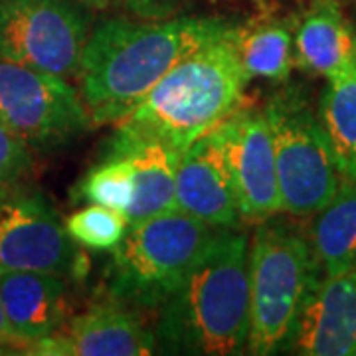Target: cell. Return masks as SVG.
Instances as JSON below:
<instances>
[{
    "instance_id": "cell-2",
    "label": "cell",
    "mask_w": 356,
    "mask_h": 356,
    "mask_svg": "<svg viewBox=\"0 0 356 356\" xmlns=\"http://www.w3.org/2000/svg\"><path fill=\"white\" fill-rule=\"evenodd\" d=\"M156 353L238 356L250 334V238L216 228L178 287L156 309Z\"/></svg>"
},
{
    "instance_id": "cell-4",
    "label": "cell",
    "mask_w": 356,
    "mask_h": 356,
    "mask_svg": "<svg viewBox=\"0 0 356 356\" xmlns=\"http://www.w3.org/2000/svg\"><path fill=\"white\" fill-rule=\"evenodd\" d=\"M321 280L305 234L275 216L257 224L250 242L248 355L289 353L309 295Z\"/></svg>"
},
{
    "instance_id": "cell-15",
    "label": "cell",
    "mask_w": 356,
    "mask_h": 356,
    "mask_svg": "<svg viewBox=\"0 0 356 356\" xmlns=\"http://www.w3.org/2000/svg\"><path fill=\"white\" fill-rule=\"evenodd\" d=\"M182 151L159 140H107L105 156H127L135 177L129 224L177 210V168Z\"/></svg>"
},
{
    "instance_id": "cell-22",
    "label": "cell",
    "mask_w": 356,
    "mask_h": 356,
    "mask_svg": "<svg viewBox=\"0 0 356 356\" xmlns=\"http://www.w3.org/2000/svg\"><path fill=\"white\" fill-rule=\"evenodd\" d=\"M32 168V151L0 123V191L18 184Z\"/></svg>"
},
{
    "instance_id": "cell-16",
    "label": "cell",
    "mask_w": 356,
    "mask_h": 356,
    "mask_svg": "<svg viewBox=\"0 0 356 356\" xmlns=\"http://www.w3.org/2000/svg\"><path fill=\"white\" fill-rule=\"evenodd\" d=\"M295 60L317 76H339L356 58V34L337 0H311L295 32Z\"/></svg>"
},
{
    "instance_id": "cell-7",
    "label": "cell",
    "mask_w": 356,
    "mask_h": 356,
    "mask_svg": "<svg viewBox=\"0 0 356 356\" xmlns=\"http://www.w3.org/2000/svg\"><path fill=\"white\" fill-rule=\"evenodd\" d=\"M0 123L40 153L64 149L93 125L65 77L13 62H0Z\"/></svg>"
},
{
    "instance_id": "cell-12",
    "label": "cell",
    "mask_w": 356,
    "mask_h": 356,
    "mask_svg": "<svg viewBox=\"0 0 356 356\" xmlns=\"http://www.w3.org/2000/svg\"><path fill=\"white\" fill-rule=\"evenodd\" d=\"M289 353L356 356V267L318 280L301 311Z\"/></svg>"
},
{
    "instance_id": "cell-23",
    "label": "cell",
    "mask_w": 356,
    "mask_h": 356,
    "mask_svg": "<svg viewBox=\"0 0 356 356\" xmlns=\"http://www.w3.org/2000/svg\"><path fill=\"white\" fill-rule=\"evenodd\" d=\"M81 2L86 6L99 10H119L145 20H159V18L178 16L194 0H81Z\"/></svg>"
},
{
    "instance_id": "cell-24",
    "label": "cell",
    "mask_w": 356,
    "mask_h": 356,
    "mask_svg": "<svg viewBox=\"0 0 356 356\" xmlns=\"http://www.w3.org/2000/svg\"><path fill=\"white\" fill-rule=\"evenodd\" d=\"M14 348H20V344L16 343V339L13 337L10 327H8L6 317H4L2 305H0V355H13V353H16Z\"/></svg>"
},
{
    "instance_id": "cell-6",
    "label": "cell",
    "mask_w": 356,
    "mask_h": 356,
    "mask_svg": "<svg viewBox=\"0 0 356 356\" xmlns=\"http://www.w3.org/2000/svg\"><path fill=\"white\" fill-rule=\"evenodd\" d=\"M264 113L275 151L281 212L299 218L317 214L343 182L318 113L297 86L275 91Z\"/></svg>"
},
{
    "instance_id": "cell-14",
    "label": "cell",
    "mask_w": 356,
    "mask_h": 356,
    "mask_svg": "<svg viewBox=\"0 0 356 356\" xmlns=\"http://www.w3.org/2000/svg\"><path fill=\"white\" fill-rule=\"evenodd\" d=\"M0 305L10 332L26 353L67 321V280L42 271L0 273Z\"/></svg>"
},
{
    "instance_id": "cell-20",
    "label": "cell",
    "mask_w": 356,
    "mask_h": 356,
    "mask_svg": "<svg viewBox=\"0 0 356 356\" xmlns=\"http://www.w3.org/2000/svg\"><path fill=\"white\" fill-rule=\"evenodd\" d=\"M77 196L127 214L135 196V177L127 156H103L79 184Z\"/></svg>"
},
{
    "instance_id": "cell-13",
    "label": "cell",
    "mask_w": 356,
    "mask_h": 356,
    "mask_svg": "<svg viewBox=\"0 0 356 356\" xmlns=\"http://www.w3.org/2000/svg\"><path fill=\"white\" fill-rule=\"evenodd\" d=\"M175 204L177 210L210 228H238L243 220L226 165L210 133L180 154Z\"/></svg>"
},
{
    "instance_id": "cell-9",
    "label": "cell",
    "mask_w": 356,
    "mask_h": 356,
    "mask_svg": "<svg viewBox=\"0 0 356 356\" xmlns=\"http://www.w3.org/2000/svg\"><path fill=\"white\" fill-rule=\"evenodd\" d=\"M42 271L79 281L89 259L65 232L42 192L13 184L0 191V273Z\"/></svg>"
},
{
    "instance_id": "cell-1",
    "label": "cell",
    "mask_w": 356,
    "mask_h": 356,
    "mask_svg": "<svg viewBox=\"0 0 356 356\" xmlns=\"http://www.w3.org/2000/svg\"><path fill=\"white\" fill-rule=\"evenodd\" d=\"M238 26L222 16L103 20L89 34L76 76L91 123L121 121L192 51Z\"/></svg>"
},
{
    "instance_id": "cell-11",
    "label": "cell",
    "mask_w": 356,
    "mask_h": 356,
    "mask_svg": "<svg viewBox=\"0 0 356 356\" xmlns=\"http://www.w3.org/2000/svg\"><path fill=\"white\" fill-rule=\"evenodd\" d=\"M156 353L153 329L133 307L105 297L86 313L67 318L51 337L32 344L26 355L42 356H147Z\"/></svg>"
},
{
    "instance_id": "cell-3",
    "label": "cell",
    "mask_w": 356,
    "mask_h": 356,
    "mask_svg": "<svg viewBox=\"0 0 356 356\" xmlns=\"http://www.w3.org/2000/svg\"><path fill=\"white\" fill-rule=\"evenodd\" d=\"M240 28L210 40L172 67L121 121L113 140H159L184 151L242 107L250 81L243 70Z\"/></svg>"
},
{
    "instance_id": "cell-8",
    "label": "cell",
    "mask_w": 356,
    "mask_h": 356,
    "mask_svg": "<svg viewBox=\"0 0 356 356\" xmlns=\"http://www.w3.org/2000/svg\"><path fill=\"white\" fill-rule=\"evenodd\" d=\"M91 34L81 0H0V62L74 77Z\"/></svg>"
},
{
    "instance_id": "cell-10",
    "label": "cell",
    "mask_w": 356,
    "mask_h": 356,
    "mask_svg": "<svg viewBox=\"0 0 356 356\" xmlns=\"http://www.w3.org/2000/svg\"><path fill=\"white\" fill-rule=\"evenodd\" d=\"M210 135L226 165L243 220L261 222L280 214L275 151L264 109L238 107Z\"/></svg>"
},
{
    "instance_id": "cell-18",
    "label": "cell",
    "mask_w": 356,
    "mask_h": 356,
    "mask_svg": "<svg viewBox=\"0 0 356 356\" xmlns=\"http://www.w3.org/2000/svg\"><path fill=\"white\" fill-rule=\"evenodd\" d=\"M318 119L341 177L356 180V58L344 72L329 79L318 105Z\"/></svg>"
},
{
    "instance_id": "cell-17",
    "label": "cell",
    "mask_w": 356,
    "mask_h": 356,
    "mask_svg": "<svg viewBox=\"0 0 356 356\" xmlns=\"http://www.w3.org/2000/svg\"><path fill=\"white\" fill-rule=\"evenodd\" d=\"M321 277L356 267V180L343 178L332 200L318 210L309 234Z\"/></svg>"
},
{
    "instance_id": "cell-21",
    "label": "cell",
    "mask_w": 356,
    "mask_h": 356,
    "mask_svg": "<svg viewBox=\"0 0 356 356\" xmlns=\"http://www.w3.org/2000/svg\"><path fill=\"white\" fill-rule=\"evenodd\" d=\"M65 232L81 248L113 250L129 228L125 212L102 204H89L64 220Z\"/></svg>"
},
{
    "instance_id": "cell-19",
    "label": "cell",
    "mask_w": 356,
    "mask_h": 356,
    "mask_svg": "<svg viewBox=\"0 0 356 356\" xmlns=\"http://www.w3.org/2000/svg\"><path fill=\"white\" fill-rule=\"evenodd\" d=\"M238 51L250 79L264 77L269 81H287L295 64V44L289 26L280 20H257L242 26Z\"/></svg>"
},
{
    "instance_id": "cell-5",
    "label": "cell",
    "mask_w": 356,
    "mask_h": 356,
    "mask_svg": "<svg viewBox=\"0 0 356 356\" xmlns=\"http://www.w3.org/2000/svg\"><path fill=\"white\" fill-rule=\"evenodd\" d=\"M216 228L180 210L129 224L111 250L105 295L135 311H156L202 254Z\"/></svg>"
}]
</instances>
